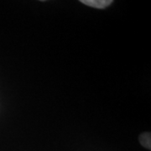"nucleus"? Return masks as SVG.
I'll return each mask as SVG.
<instances>
[{
    "label": "nucleus",
    "instance_id": "f03ea898",
    "mask_svg": "<svg viewBox=\"0 0 151 151\" xmlns=\"http://www.w3.org/2000/svg\"><path fill=\"white\" fill-rule=\"evenodd\" d=\"M139 140L142 145L144 146L146 149H151V136L150 133V132H145V133H143L139 135Z\"/></svg>",
    "mask_w": 151,
    "mask_h": 151
},
{
    "label": "nucleus",
    "instance_id": "f257e3e1",
    "mask_svg": "<svg viewBox=\"0 0 151 151\" xmlns=\"http://www.w3.org/2000/svg\"><path fill=\"white\" fill-rule=\"evenodd\" d=\"M81 4L99 9H106L113 3V0H81Z\"/></svg>",
    "mask_w": 151,
    "mask_h": 151
}]
</instances>
